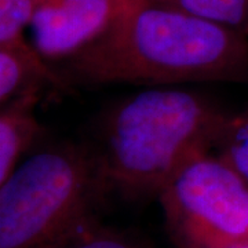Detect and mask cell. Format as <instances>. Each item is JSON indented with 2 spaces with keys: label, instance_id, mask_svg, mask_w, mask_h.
<instances>
[{
  "label": "cell",
  "instance_id": "obj_1",
  "mask_svg": "<svg viewBox=\"0 0 248 248\" xmlns=\"http://www.w3.org/2000/svg\"><path fill=\"white\" fill-rule=\"evenodd\" d=\"M69 86L248 80V33L145 0L120 9L81 51L54 68Z\"/></svg>",
  "mask_w": 248,
  "mask_h": 248
},
{
  "label": "cell",
  "instance_id": "obj_6",
  "mask_svg": "<svg viewBox=\"0 0 248 248\" xmlns=\"http://www.w3.org/2000/svg\"><path fill=\"white\" fill-rule=\"evenodd\" d=\"M48 87L63 89L55 69L33 46L0 47V110Z\"/></svg>",
  "mask_w": 248,
  "mask_h": 248
},
{
  "label": "cell",
  "instance_id": "obj_10",
  "mask_svg": "<svg viewBox=\"0 0 248 248\" xmlns=\"http://www.w3.org/2000/svg\"><path fill=\"white\" fill-rule=\"evenodd\" d=\"M214 151L248 182V112L229 116Z\"/></svg>",
  "mask_w": 248,
  "mask_h": 248
},
{
  "label": "cell",
  "instance_id": "obj_2",
  "mask_svg": "<svg viewBox=\"0 0 248 248\" xmlns=\"http://www.w3.org/2000/svg\"><path fill=\"white\" fill-rule=\"evenodd\" d=\"M229 116L193 91L174 87L125 99L107 119L102 151L94 156L101 190L157 196L187 160L215 149Z\"/></svg>",
  "mask_w": 248,
  "mask_h": 248
},
{
  "label": "cell",
  "instance_id": "obj_11",
  "mask_svg": "<svg viewBox=\"0 0 248 248\" xmlns=\"http://www.w3.org/2000/svg\"><path fill=\"white\" fill-rule=\"evenodd\" d=\"M37 0H0V47H25Z\"/></svg>",
  "mask_w": 248,
  "mask_h": 248
},
{
  "label": "cell",
  "instance_id": "obj_3",
  "mask_svg": "<svg viewBox=\"0 0 248 248\" xmlns=\"http://www.w3.org/2000/svg\"><path fill=\"white\" fill-rule=\"evenodd\" d=\"M99 193L86 149L58 145L31 155L0 187V248H42L89 217Z\"/></svg>",
  "mask_w": 248,
  "mask_h": 248
},
{
  "label": "cell",
  "instance_id": "obj_8",
  "mask_svg": "<svg viewBox=\"0 0 248 248\" xmlns=\"http://www.w3.org/2000/svg\"><path fill=\"white\" fill-rule=\"evenodd\" d=\"M42 248H143L133 237L98 223L91 215Z\"/></svg>",
  "mask_w": 248,
  "mask_h": 248
},
{
  "label": "cell",
  "instance_id": "obj_7",
  "mask_svg": "<svg viewBox=\"0 0 248 248\" xmlns=\"http://www.w3.org/2000/svg\"><path fill=\"white\" fill-rule=\"evenodd\" d=\"M39 97L40 94H31L0 110V187L40 135L35 112Z\"/></svg>",
  "mask_w": 248,
  "mask_h": 248
},
{
  "label": "cell",
  "instance_id": "obj_4",
  "mask_svg": "<svg viewBox=\"0 0 248 248\" xmlns=\"http://www.w3.org/2000/svg\"><path fill=\"white\" fill-rule=\"evenodd\" d=\"M157 197L181 248L248 241V182L213 152L187 160Z\"/></svg>",
  "mask_w": 248,
  "mask_h": 248
},
{
  "label": "cell",
  "instance_id": "obj_5",
  "mask_svg": "<svg viewBox=\"0 0 248 248\" xmlns=\"http://www.w3.org/2000/svg\"><path fill=\"white\" fill-rule=\"evenodd\" d=\"M120 9L119 0H37L32 46L48 65L62 63L94 42Z\"/></svg>",
  "mask_w": 248,
  "mask_h": 248
},
{
  "label": "cell",
  "instance_id": "obj_13",
  "mask_svg": "<svg viewBox=\"0 0 248 248\" xmlns=\"http://www.w3.org/2000/svg\"><path fill=\"white\" fill-rule=\"evenodd\" d=\"M225 248H248V241H246V243H239V244H233V246H229V247Z\"/></svg>",
  "mask_w": 248,
  "mask_h": 248
},
{
  "label": "cell",
  "instance_id": "obj_9",
  "mask_svg": "<svg viewBox=\"0 0 248 248\" xmlns=\"http://www.w3.org/2000/svg\"><path fill=\"white\" fill-rule=\"evenodd\" d=\"M248 33V0H151Z\"/></svg>",
  "mask_w": 248,
  "mask_h": 248
},
{
  "label": "cell",
  "instance_id": "obj_12",
  "mask_svg": "<svg viewBox=\"0 0 248 248\" xmlns=\"http://www.w3.org/2000/svg\"><path fill=\"white\" fill-rule=\"evenodd\" d=\"M122 7L124 6H128V4H134V3H140V1H145V0H119Z\"/></svg>",
  "mask_w": 248,
  "mask_h": 248
}]
</instances>
